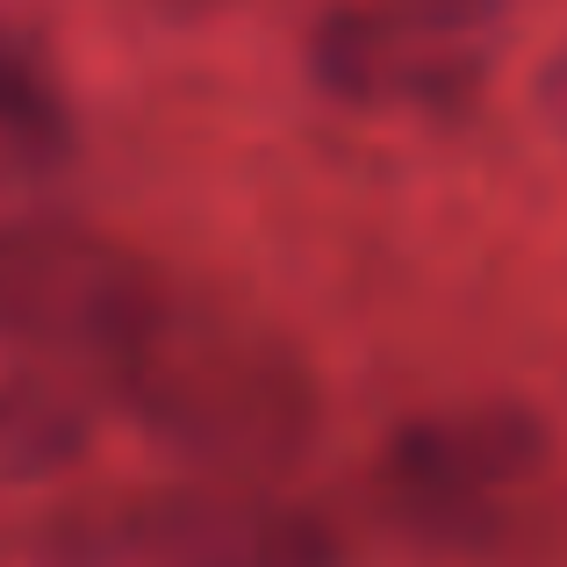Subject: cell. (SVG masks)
Wrapping results in <instances>:
<instances>
[{"mask_svg":"<svg viewBox=\"0 0 567 567\" xmlns=\"http://www.w3.org/2000/svg\"><path fill=\"white\" fill-rule=\"evenodd\" d=\"M503 43V0H346L309 29V80L367 115H460Z\"/></svg>","mask_w":567,"mask_h":567,"instance_id":"3","label":"cell"},{"mask_svg":"<svg viewBox=\"0 0 567 567\" xmlns=\"http://www.w3.org/2000/svg\"><path fill=\"white\" fill-rule=\"evenodd\" d=\"M86 439H94V410L72 381L43 374V367L0 374V496L65 474L86 453Z\"/></svg>","mask_w":567,"mask_h":567,"instance_id":"6","label":"cell"},{"mask_svg":"<svg viewBox=\"0 0 567 567\" xmlns=\"http://www.w3.org/2000/svg\"><path fill=\"white\" fill-rule=\"evenodd\" d=\"M115 395L166 453L216 474H274L317 424V395L288 346L187 302H173V317L115 374Z\"/></svg>","mask_w":567,"mask_h":567,"instance_id":"1","label":"cell"},{"mask_svg":"<svg viewBox=\"0 0 567 567\" xmlns=\"http://www.w3.org/2000/svg\"><path fill=\"white\" fill-rule=\"evenodd\" d=\"M72 158V109L37 51L0 22V187H29Z\"/></svg>","mask_w":567,"mask_h":567,"instance_id":"7","label":"cell"},{"mask_svg":"<svg viewBox=\"0 0 567 567\" xmlns=\"http://www.w3.org/2000/svg\"><path fill=\"white\" fill-rule=\"evenodd\" d=\"M181 295L130 245L58 216L0 223V346L29 360L109 367V381L144 352Z\"/></svg>","mask_w":567,"mask_h":567,"instance_id":"2","label":"cell"},{"mask_svg":"<svg viewBox=\"0 0 567 567\" xmlns=\"http://www.w3.org/2000/svg\"><path fill=\"white\" fill-rule=\"evenodd\" d=\"M37 567H346L317 511L259 488H144L80 511Z\"/></svg>","mask_w":567,"mask_h":567,"instance_id":"4","label":"cell"},{"mask_svg":"<svg viewBox=\"0 0 567 567\" xmlns=\"http://www.w3.org/2000/svg\"><path fill=\"white\" fill-rule=\"evenodd\" d=\"M539 115H546L554 130H567V43L539 65Z\"/></svg>","mask_w":567,"mask_h":567,"instance_id":"8","label":"cell"},{"mask_svg":"<svg viewBox=\"0 0 567 567\" xmlns=\"http://www.w3.org/2000/svg\"><path fill=\"white\" fill-rule=\"evenodd\" d=\"M546 467V424L525 402L402 416L381 445V496L410 532L439 546H474L503 525L511 496Z\"/></svg>","mask_w":567,"mask_h":567,"instance_id":"5","label":"cell"}]
</instances>
